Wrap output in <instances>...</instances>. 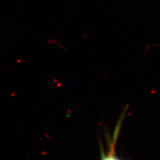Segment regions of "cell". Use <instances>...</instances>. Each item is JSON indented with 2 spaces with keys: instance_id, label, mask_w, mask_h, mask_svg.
I'll return each instance as SVG.
<instances>
[{
  "instance_id": "cell-1",
  "label": "cell",
  "mask_w": 160,
  "mask_h": 160,
  "mask_svg": "<svg viewBox=\"0 0 160 160\" xmlns=\"http://www.w3.org/2000/svg\"><path fill=\"white\" fill-rule=\"evenodd\" d=\"M101 160H121L116 157L114 153V143L112 144L111 149L107 154H102Z\"/></svg>"
}]
</instances>
